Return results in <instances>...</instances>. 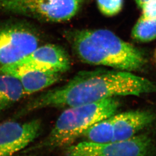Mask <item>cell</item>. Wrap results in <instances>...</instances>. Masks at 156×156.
Instances as JSON below:
<instances>
[{"label": "cell", "instance_id": "cell-2", "mask_svg": "<svg viewBox=\"0 0 156 156\" xmlns=\"http://www.w3.org/2000/svg\"><path fill=\"white\" fill-rule=\"evenodd\" d=\"M68 37L74 52L85 63L131 72L147 63L143 51L109 30H75Z\"/></svg>", "mask_w": 156, "mask_h": 156}, {"label": "cell", "instance_id": "cell-4", "mask_svg": "<svg viewBox=\"0 0 156 156\" xmlns=\"http://www.w3.org/2000/svg\"><path fill=\"white\" fill-rule=\"evenodd\" d=\"M88 0H0V9L47 22L66 21Z\"/></svg>", "mask_w": 156, "mask_h": 156}, {"label": "cell", "instance_id": "cell-1", "mask_svg": "<svg viewBox=\"0 0 156 156\" xmlns=\"http://www.w3.org/2000/svg\"><path fill=\"white\" fill-rule=\"evenodd\" d=\"M156 93V83L131 72L97 69L78 72L66 84L34 98L15 114L18 118L47 108H68L117 96Z\"/></svg>", "mask_w": 156, "mask_h": 156}, {"label": "cell", "instance_id": "cell-15", "mask_svg": "<svg viewBox=\"0 0 156 156\" xmlns=\"http://www.w3.org/2000/svg\"><path fill=\"white\" fill-rule=\"evenodd\" d=\"M140 17L146 19L156 20V0H152L145 3L141 8Z\"/></svg>", "mask_w": 156, "mask_h": 156}, {"label": "cell", "instance_id": "cell-9", "mask_svg": "<svg viewBox=\"0 0 156 156\" xmlns=\"http://www.w3.org/2000/svg\"><path fill=\"white\" fill-rule=\"evenodd\" d=\"M0 70L15 76L19 80L25 94H31L50 87L60 80L61 74L51 71L8 65Z\"/></svg>", "mask_w": 156, "mask_h": 156}, {"label": "cell", "instance_id": "cell-3", "mask_svg": "<svg viewBox=\"0 0 156 156\" xmlns=\"http://www.w3.org/2000/svg\"><path fill=\"white\" fill-rule=\"evenodd\" d=\"M120 103L115 98L68 108L58 118L49 134L30 150L67 147L97 122L116 114Z\"/></svg>", "mask_w": 156, "mask_h": 156}, {"label": "cell", "instance_id": "cell-14", "mask_svg": "<svg viewBox=\"0 0 156 156\" xmlns=\"http://www.w3.org/2000/svg\"><path fill=\"white\" fill-rule=\"evenodd\" d=\"M99 10L103 15L113 16L121 11L123 0H97Z\"/></svg>", "mask_w": 156, "mask_h": 156}, {"label": "cell", "instance_id": "cell-16", "mask_svg": "<svg viewBox=\"0 0 156 156\" xmlns=\"http://www.w3.org/2000/svg\"><path fill=\"white\" fill-rule=\"evenodd\" d=\"M152 1V0H135L136 4L137 6L140 8H141V7L145 4V3H147L148 2Z\"/></svg>", "mask_w": 156, "mask_h": 156}, {"label": "cell", "instance_id": "cell-5", "mask_svg": "<svg viewBox=\"0 0 156 156\" xmlns=\"http://www.w3.org/2000/svg\"><path fill=\"white\" fill-rule=\"evenodd\" d=\"M65 149V156H151L154 146L151 137L141 134L110 143L81 141Z\"/></svg>", "mask_w": 156, "mask_h": 156}, {"label": "cell", "instance_id": "cell-10", "mask_svg": "<svg viewBox=\"0 0 156 156\" xmlns=\"http://www.w3.org/2000/svg\"><path fill=\"white\" fill-rule=\"evenodd\" d=\"M113 141H123L136 136L140 130L152 124L156 115L150 111L136 110L114 114L111 116Z\"/></svg>", "mask_w": 156, "mask_h": 156}, {"label": "cell", "instance_id": "cell-6", "mask_svg": "<svg viewBox=\"0 0 156 156\" xmlns=\"http://www.w3.org/2000/svg\"><path fill=\"white\" fill-rule=\"evenodd\" d=\"M37 37L23 28L0 30V65H11L28 56L38 47Z\"/></svg>", "mask_w": 156, "mask_h": 156}, {"label": "cell", "instance_id": "cell-11", "mask_svg": "<svg viewBox=\"0 0 156 156\" xmlns=\"http://www.w3.org/2000/svg\"><path fill=\"white\" fill-rule=\"evenodd\" d=\"M24 95L23 88L19 80L0 70V113L20 100Z\"/></svg>", "mask_w": 156, "mask_h": 156}, {"label": "cell", "instance_id": "cell-8", "mask_svg": "<svg viewBox=\"0 0 156 156\" xmlns=\"http://www.w3.org/2000/svg\"><path fill=\"white\" fill-rule=\"evenodd\" d=\"M70 64L66 51L59 46L52 44L38 47L28 56L13 64L17 66L51 71L61 74L69 69Z\"/></svg>", "mask_w": 156, "mask_h": 156}, {"label": "cell", "instance_id": "cell-13", "mask_svg": "<svg viewBox=\"0 0 156 156\" xmlns=\"http://www.w3.org/2000/svg\"><path fill=\"white\" fill-rule=\"evenodd\" d=\"M134 40L140 42H149L156 39V20L146 19L140 17L131 31Z\"/></svg>", "mask_w": 156, "mask_h": 156}, {"label": "cell", "instance_id": "cell-7", "mask_svg": "<svg viewBox=\"0 0 156 156\" xmlns=\"http://www.w3.org/2000/svg\"><path fill=\"white\" fill-rule=\"evenodd\" d=\"M41 120L20 123L7 121L0 125V156H14L25 149L40 134Z\"/></svg>", "mask_w": 156, "mask_h": 156}, {"label": "cell", "instance_id": "cell-12", "mask_svg": "<svg viewBox=\"0 0 156 156\" xmlns=\"http://www.w3.org/2000/svg\"><path fill=\"white\" fill-rule=\"evenodd\" d=\"M111 116L91 126L84 131L81 136L85 138L86 141L93 143L113 142L114 133Z\"/></svg>", "mask_w": 156, "mask_h": 156}]
</instances>
